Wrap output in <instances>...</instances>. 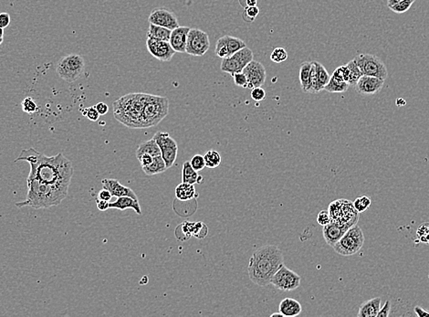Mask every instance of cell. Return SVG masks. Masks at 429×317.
<instances>
[{"instance_id":"obj_30","label":"cell","mask_w":429,"mask_h":317,"mask_svg":"<svg viewBox=\"0 0 429 317\" xmlns=\"http://www.w3.org/2000/svg\"><path fill=\"white\" fill-rule=\"evenodd\" d=\"M144 153H148L154 157L161 156L160 148H159L158 144L154 138L145 141V142H143L140 144L137 148V150H136V157H138V156L144 154Z\"/></svg>"},{"instance_id":"obj_18","label":"cell","mask_w":429,"mask_h":317,"mask_svg":"<svg viewBox=\"0 0 429 317\" xmlns=\"http://www.w3.org/2000/svg\"><path fill=\"white\" fill-rule=\"evenodd\" d=\"M102 187L111 192L113 197H131L133 199H138L135 191L128 186H123L117 179L114 178H104L102 181Z\"/></svg>"},{"instance_id":"obj_10","label":"cell","mask_w":429,"mask_h":317,"mask_svg":"<svg viewBox=\"0 0 429 317\" xmlns=\"http://www.w3.org/2000/svg\"><path fill=\"white\" fill-rule=\"evenodd\" d=\"M253 52L249 48L245 47L236 53L222 59L220 69L223 72L233 76L237 72H242L245 67L253 60Z\"/></svg>"},{"instance_id":"obj_9","label":"cell","mask_w":429,"mask_h":317,"mask_svg":"<svg viewBox=\"0 0 429 317\" xmlns=\"http://www.w3.org/2000/svg\"><path fill=\"white\" fill-rule=\"evenodd\" d=\"M354 60L358 68L362 72V75L376 77L382 80H387L388 76L387 65L383 64L382 59L377 56L363 53L356 56Z\"/></svg>"},{"instance_id":"obj_52","label":"cell","mask_w":429,"mask_h":317,"mask_svg":"<svg viewBox=\"0 0 429 317\" xmlns=\"http://www.w3.org/2000/svg\"><path fill=\"white\" fill-rule=\"evenodd\" d=\"M96 204L98 209H99V210H101V212H105V210H107V209H109L110 208L109 201L102 200V199H97Z\"/></svg>"},{"instance_id":"obj_40","label":"cell","mask_w":429,"mask_h":317,"mask_svg":"<svg viewBox=\"0 0 429 317\" xmlns=\"http://www.w3.org/2000/svg\"><path fill=\"white\" fill-rule=\"evenodd\" d=\"M189 162L194 170L198 172L202 171L206 167L205 158H204V156H201V155H195Z\"/></svg>"},{"instance_id":"obj_44","label":"cell","mask_w":429,"mask_h":317,"mask_svg":"<svg viewBox=\"0 0 429 317\" xmlns=\"http://www.w3.org/2000/svg\"><path fill=\"white\" fill-rule=\"evenodd\" d=\"M82 114L84 116H86L90 121H93V122H96L100 118V114L98 113V111L96 110L95 106H92V107L86 108V109L83 110Z\"/></svg>"},{"instance_id":"obj_3","label":"cell","mask_w":429,"mask_h":317,"mask_svg":"<svg viewBox=\"0 0 429 317\" xmlns=\"http://www.w3.org/2000/svg\"><path fill=\"white\" fill-rule=\"evenodd\" d=\"M28 194L25 200L17 202V207H30L40 209L59 206L64 199L67 198L69 188L68 184H49L39 181L36 178L27 179Z\"/></svg>"},{"instance_id":"obj_13","label":"cell","mask_w":429,"mask_h":317,"mask_svg":"<svg viewBox=\"0 0 429 317\" xmlns=\"http://www.w3.org/2000/svg\"><path fill=\"white\" fill-rule=\"evenodd\" d=\"M301 282V276L283 264L274 274L270 284L283 292H290L299 288Z\"/></svg>"},{"instance_id":"obj_38","label":"cell","mask_w":429,"mask_h":317,"mask_svg":"<svg viewBox=\"0 0 429 317\" xmlns=\"http://www.w3.org/2000/svg\"><path fill=\"white\" fill-rule=\"evenodd\" d=\"M418 240L422 243L429 244V222H425L418 227L417 230Z\"/></svg>"},{"instance_id":"obj_48","label":"cell","mask_w":429,"mask_h":317,"mask_svg":"<svg viewBox=\"0 0 429 317\" xmlns=\"http://www.w3.org/2000/svg\"><path fill=\"white\" fill-rule=\"evenodd\" d=\"M391 312V303L390 301H387L383 305V307L380 308L377 317H387L389 316Z\"/></svg>"},{"instance_id":"obj_39","label":"cell","mask_w":429,"mask_h":317,"mask_svg":"<svg viewBox=\"0 0 429 317\" xmlns=\"http://www.w3.org/2000/svg\"><path fill=\"white\" fill-rule=\"evenodd\" d=\"M333 79L337 80H341V81H348V78H349V68L348 66L345 64L344 66H340L333 72Z\"/></svg>"},{"instance_id":"obj_4","label":"cell","mask_w":429,"mask_h":317,"mask_svg":"<svg viewBox=\"0 0 429 317\" xmlns=\"http://www.w3.org/2000/svg\"><path fill=\"white\" fill-rule=\"evenodd\" d=\"M147 93H129L113 103L115 119L129 128L142 129V120Z\"/></svg>"},{"instance_id":"obj_43","label":"cell","mask_w":429,"mask_h":317,"mask_svg":"<svg viewBox=\"0 0 429 317\" xmlns=\"http://www.w3.org/2000/svg\"><path fill=\"white\" fill-rule=\"evenodd\" d=\"M251 98L255 102H262L266 98L265 90L262 87H256L251 90Z\"/></svg>"},{"instance_id":"obj_57","label":"cell","mask_w":429,"mask_h":317,"mask_svg":"<svg viewBox=\"0 0 429 317\" xmlns=\"http://www.w3.org/2000/svg\"><path fill=\"white\" fill-rule=\"evenodd\" d=\"M3 43V38H0V45Z\"/></svg>"},{"instance_id":"obj_45","label":"cell","mask_w":429,"mask_h":317,"mask_svg":"<svg viewBox=\"0 0 429 317\" xmlns=\"http://www.w3.org/2000/svg\"><path fill=\"white\" fill-rule=\"evenodd\" d=\"M317 222L319 224L321 225L323 227L325 225L329 224L331 222V217L329 214L328 209H324L321 212H319V214L317 216Z\"/></svg>"},{"instance_id":"obj_26","label":"cell","mask_w":429,"mask_h":317,"mask_svg":"<svg viewBox=\"0 0 429 317\" xmlns=\"http://www.w3.org/2000/svg\"><path fill=\"white\" fill-rule=\"evenodd\" d=\"M171 31L172 30H168V29L164 28V27L154 25V24L150 23L147 31V38L169 41L170 36H171Z\"/></svg>"},{"instance_id":"obj_8","label":"cell","mask_w":429,"mask_h":317,"mask_svg":"<svg viewBox=\"0 0 429 317\" xmlns=\"http://www.w3.org/2000/svg\"><path fill=\"white\" fill-rule=\"evenodd\" d=\"M85 60L79 54H69L59 59L56 66V72L62 80L74 82L84 72Z\"/></svg>"},{"instance_id":"obj_37","label":"cell","mask_w":429,"mask_h":317,"mask_svg":"<svg viewBox=\"0 0 429 317\" xmlns=\"http://www.w3.org/2000/svg\"><path fill=\"white\" fill-rule=\"evenodd\" d=\"M354 207L358 213H362L366 212V209H368V207L371 206V199L366 197V196H362L359 197L357 199H355L354 202Z\"/></svg>"},{"instance_id":"obj_5","label":"cell","mask_w":429,"mask_h":317,"mask_svg":"<svg viewBox=\"0 0 429 317\" xmlns=\"http://www.w3.org/2000/svg\"><path fill=\"white\" fill-rule=\"evenodd\" d=\"M168 98L148 94L144 104L142 128L156 126L169 113Z\"/></svg>"},{"instance_id":"obj_35","label":"cell","mask_w":429,"mask_h":317,"mask_svg":"<svg viewBox=\"0 0 429 317\" xmlns=\"http://www.w3.org/2000/svg\"><path fill=\"white\" fill-rule=\"evenodd\" d=\"M270 59L275 64H282L288 59V53L286 50L282 47L275 48L270 54Z\"/></svg>"},{"instance_id":"obj_7","label":"cell","mask_w":429,"mask_h":317,"mask_svg":"<svg viewBox=\"0 0 429 317\" xmlns=\"http://www.w3.org/2000/svg\"><path fill=\"white\" fill-rule=\"evenodd\" d=\"M363 243L364 235L362 229L356 224L350 228L333 248L339 255L352 256L362 249Z\"/></svg>"},{"instance_id":"obj_29","label":"cell","mask_w":429,"mask_h":317,"mask_svg":"<svg viewBox=\"0 0 429 317\" xmlns=\"http://www.w3.org/2000/svg\"><path fill=\"white\" fill-rule=\"evenodd\" d=\"M311 62L305 61L299 67V82L301 88L304 93H308L311 80Z\"/></svg>"},{"instance_id":"obj_11","label":"cell","mask_w":429,"mask_h":317,"mask_svg":"<svg viewBox=\"0 0 429 317\" xmlns=\"http://www.w3.org/2000/svg\"><path fill=\"white\" fill-rule=\"evenodd\" d=\"M210 48L208 35L199 29H190L187 36L185 53L195 57H201L206 54Z\"/></svg>"},{"instance_id":"obj_31","label":"cell","mask_w":429,"mask_h":317,"mask_svg":"<svg viewBox=\"0 0 429 317\" xmlns=\"http://www.w3.org/2000/svg\"><path fill=\"white\" fill-rule=\"evenodd\" d=\"M349 86L348 82L337 80L331 77L328 83L324 87V91L332 93H345L349 88Z\"/></svg>"},{"instance_id":"obj_24","label":"cell","mask_w":429,"mask_h":317,"mask_svg":"<svg viewBox=\"0 0 429 317\" xmlns=\"http://www.w3.org/2000/svg\"><path fill=\"white\" fill-rule=\"evenodd\" d=\"M202 178L201 176L198 175V171H196L192 167L189 161H186L183 164L182 182L195 185V184H200V182L202 181Z\"/></svg>"},{"instance_id":"obj_41","label":"cell","mask_w":429,"mask_h":317,"mask_svg":"<svg viewBox=\"0 0 429 317\" xmlns=\"http://www.w3.org/2000/svg\"><path fill=\"white\" fill-rule=\"evenodd\" d=\"M22 109L26 114H32L37 111V104L34 102L33 99L30 97H26L22 102Z\"/></svg>"},{"instance_id":"obj_6","label":"cell","mask_w":429,"mask_h":317,"mask_svg":"<svg viewBox=\"0 0 429 317\" xmlns=\"http://www.w3.org/2000/svg\"><path fill=\"white\" fill-rule=\"evenodd\" d=\"M328 212L332 222L347 228L357 224L360 217L353 202L348 199L334 200L329 205Z\"/></svg>"},{"instance_id":"obj_51","label":"cell","mask_w":429,"mask_h":317,"mask_svg":"<svg viewBox=\"0 0 429 317\" xmlns=\"http://www.w3.org/2000/svg\"><path fill=\"white\" fill-rule=\"evenodd\" d=\"M94 106H95V108H96V110L98 111L100 115H105L109 111V106L107 105L105 102H99V103H97L96 105Z\"/></svg>"},{"instance_id":"obj_55","label":"cell","mask_w":429,"mask_h":317,"mask_svg":"<svg viewBox=\"0 0 429 317\" xmlns=\"http://www.w3.org/2000/svg\"><path fill=\"white\" fill-rule=\"evenodd\" d=\"M400 1H402V0H388L387 1V6H388V8H390L393 5L396 4V3H398Z\"/></svg>"},{"instance_id":"obj_36","label":"cell","mask_w":429,"mask_h":317,"mask_svg":"<svg viewBox=\"0 0 429 317\" xmlns=\"http://www.w3.org/2000/svg\"><path fill=\"white\" fill-rule=\"evenodd\" d=\"M416 0H402L396 4L393 5L389 9H391L393 12L396 13V14H403L409 10V9L412 7Z\"/></svg>"},{"instance_id":"obj_34","label":"cell","mask_w":429,"mask_h":317,"mask_svg":"<svg viewBox=\"0 0 429 317\" xmlns=\"http://www.w3.org/2000/svg\"><path fill=\"white\" fill-rule=\"evenodd\" d=\"M349 68V78H348V84L350 86L354 87L356 83H357L359 79L362 76V73L360 69L358 68L357 65L354 62V59L349 61L348 64H346Z\"/></svg>"},{"instance_id":"obj_46","label":"cell","mask_w":429,"mask_h":317,"mask_svg":"<svg viewBox=\"0 0 429 317\" xmlns=\"http://www.w3.org/2000/svg\"><path fill=\"white\" fill-rule=\"evenodd\" d=\"M136 157L139 160L142 167L147 166V165L152 164L153 161H154V157L152 155H150V154H148V153H144V154H142V155H140V156Z\"/></svg>"},{"instance_id":"obj_28","label":"cell","mask_w":429,"mask_h":317,"mask_svg":"<svg viewBox=\"0 0 429 317\" xmlns=\"http://www.w3.org/2000/svg\"><path fill=\"white\" fill-rule=\"evenodd\" d=\"M221 38H222L223 43H225V45L227 47V50L228 51L229 56L234 54V53H236L237 51L242 50L245 47H247L246 43L242 39L236 38V37H233V36L226 35V36L221 37Z\"/></svg>"},{"instance_id":"obj_20","label":"cell","mask_w":429,"mask_h":317,"mask_svg":"<svg viewBox=\"0 0 429 317\" xmlns=\"http://www.w3.org/2000/svg\"><path fill=\"white\" fill-rule=\"evenodd\" d=\"M348 229L349 228H345L344 226L336 224L331 221L329 224L324 226L323 234H324V240L329 246L333 247Z\"/></svg>"},{"instance_id":"obj_54","label":"cell","mask_w":429,"mask_h":317,"mask_svg":"<svg viewBox=\"0 0 429 317\" xmlns=\"http://www.w3.org/2000/svg\"><path fill=\"white\" fill-rule=\"evenodd\" d=\"M246 4H247V7L257 6L258 0H246Z\"/></svg>"},{"instance_id":"obj_16","label":"cell","mask_w":429,"mask_h":317,"mask_svg":"<svg viewBox=\"0 0 429 317\" xmlns=\"http://www.w3.org/2000/svg\"><path fill=\"white\" fill-rule=\"evenodd\" d=\"M248 79V89L261 87L265 83L266 69L260 61L252 60L242 71Z\"/></svg>"},{"instance_id":"obj_33","label":"cell","mask_w":429,"mask_h":317,"mask_svg":"<svg viewBox=\"0 0 429 317\" xmlns=\"http://www.w3.org/2000/svg\"><path fill=\"white\" fill-rule=\"evenodd\" d=\"M204 158H205L206 167L210 168V170L217 168L218 166L220 165L221 162H222V157L220 156V154L218 151L213 150V149L207 151L204 155Z\"/></svg>"},{"instance_id":"obj_22","label":"cell","mask_w":429,"mask_h":317,"mask_svg":"<svg viewBox=\"0 0 429 317\" xmlns=\"http://www.w3.org/2000/svg\"><path fill=\"white\" fill-rule=\"evenodd\" d=\"M382 300L380 297H375L373 299L362 303L359 307L358 317H377Z\"/></svg>"},{"instance_id":"obj_2","label":"cell","mask_w":429,"mask_h":317,"mask_svg":"<svg viewBox=\"0 0 429 317\" xmlns=\"http://www.w3.org/2000/svg\"><path fill=\"white\" fill-rule=\"evenodd\" d=\"M284 264V257L278 247L264 245L254 251L249 259L248 277L259 286L271 283L274 274Z\"/></svg>"},{"instance_id":"obj_21","label":"cell","mask_w":429,"mask_h":317,"mask_svg":"<svg viewBox=\"0 0 429 317\" xmlns=\"http://www.w3.org/2000/svg\"><path fill=\"white\" fill-rule=\"evenodd\" d=\"M278 312L284 317L298 316L303 312V307L298 301L292 298H285L278 305Z\"/></svg>"},{"instance_id":"obj_47","label":"cell","mask_w":429,"mask_h":317,"mask_svg":"<svg viewBox=\"0 0 429 317\" xmlns=\"http://www.w3.org/2000/svg\"><path fill=\"white\" fill-rule=\"evenodd\" d=\"M260 9L258 8L257 6H254V7H247L246 8V10H245V16H247L248 17H250V19L251 20H254L256 17L259 16V14H260Z\"/></svg>"},{"instance_id":"obj_1","label":"cell","mask_w":429,"mask_h":317,"mask_svg":"<svg viewBox=\"0 0 429 317\" xmlns=\"http://www.w3.org/2000/svg\"><path fill=\"white\" fill-rule=\"evenodd\" d=\"M26 161L30 165L29 178H36L49 184L71 185L73 176V165L63 154L48 157L34 148L24 149L15 162Z\"/></svg>"},{"instance_id":"obj_15","label":"cell","mask_w":429,"mask_h":317,"mask_svg":"<svg viewBox=\"0 0 429 317\" xmlns=\"http://www.w3.org/2000/svg\"><path fill=\"white\" fill-rule=\"evenodd\" d=\"M146 47L149 53L160 61H169L176 54L169 41L147 38Z\"/></svg>"},{"instance_id":"obj_25","label":"cell","mask_w":429,"mask_h":317,"mask_svg":"<svg viewBox=\"0 0 429 317\" xmlns=\"http://www.w3.org/2000/svg\"><path fill=\"white\" fill-rule=\"evenodd\" d=\"M196 196V188L192 184L182 182L176 187V197L178 200L187 201L193 199Z\"/></svg>"},{"instance_id":"obj_53","label":"cell","mask_w":429,"mask_h":317,"mask_svg":"<svg viewBox=\"0 0 429 317\" xmlns=\"http://www.w3.org/2000/svg\"><path fill=\"white\" fill-rule=\"evenodd\" d=\"M414 311H415V313H416V314H417L418 317H429L428 311H426L425 309L422 308L420 306H416V307L414 308Z\"/></svg>"},{"instance_id":"obj_49","label":"cell","mask_w":429,"mask_h":317,"mask_svg":"<svg viewBox=\"0 0 429 317\" xmlns=\"http://www.w3.org/2000/svg\"><path fill=\"white\" fill-rule=\"evenodd\" d=\"M10 24V15L9 13H0V28H8Z\"/></svg>"},{"instance_id":"obj_27","label":"cell","mask_w":429,"mask_h":317,"mask_svg":"<svg viewBox=\"0 0 429 317\" xmlns=\"http://www.w3.org/2000/svg\"><path fill=\"white\" fill-rule=\"evenodd\" d=\"M144 173L146 174L147 176H155L157 174H161L164 172L165 170H167L165 162L162 156H157V157H154V161L153 163L147 166L142 167Z\"/></svg>"},{"instance_id":"obj_56","label":"cell","mask_w":429,"mask_h":317,"mask_svg":"<svg viewBox=\"0 0 429 317\" xmlns=\"http://www.w3.org/2000/svg\"><path fill=\"white\" fill-rule=\"evenodd\" d=\"M3 37H4V29L0 28V38H3Z\"/></svg>"},{"instance_id":"obj_17","label":"cell","mask_w":429,"mask_h":317,"mask_svg":"<svg viewBox=\"0 0 429 317\" xmlns=\"http://www.w3.org/2000/svg\"><path fill=\"white\" fill-rule=\"evenodd\" d=\"M385 80L376 77L362 75L354 86L357 93L361 95H374L380 93L383 88Z\"/></svg>"},{"instance_id":"obj_50","label":"cell","mask_w":429,"mask_h":317,"mask_svg":"<svg viewBox=\"0 0 429 317\" xmlns=\"http://www.w3.org/2000/svg\"><path fill=\"white\" fill-rule=\"evenodd\" d=\"M112 198H113V196L111 194V192L102 187V189L99 191V193H98V198H97V199H102V200H106V201H109L110 202V200H111Z\"/></svg>"},{"instance_id":"obj_32","label":"cell","mask_w":429,"mask_h":317,"mask_svg":"<svg viewBox=\"0 0 429 317\" xmlns=\"http://www.w3.org/2000/svg\"><path fill=\"white\" fill-rule=\"evenodd\" d=\"M314 66H315L316 75H317V79H318V83L320 86V91H324V87L328 83L329 80L331 76L329 75L327 70L325 69L323 64H320L318 61H312Z\"/></svg>"},{"instance_id":"obj_12","label":"cell","mask_w":429,"mask_h":317,"mask_svg":"<svg viewBox=\"0 0 429 317\" xmlns=\"http://www.w3.org/2000/svg\"><path fill=\"white\" fill-rule=\"evenodd\" d=\"M160 148L161 156L163 157L167 170L171 168L177 160L178 145L176 140L171 137L168 133L157 132L153 137Z\"/></svg>"},{"instance_id":"obj_19","label":"cell","mask_w":429,"mask_h":317,"mask_svg":"<svg viewBox=\"0 0 429 317\" xmlns=\"http://www.w3.org/2000/svg\"><path fill=\"white\" fill-rule=\"evenodd\" d=\"M189 30L190 28L188 27L179 26L171 31L169 43L176 52L185 53L186 41H187V36H188Z\"/></svg>"},{"instance_id":"obj_42","label":"cell","mask_w":429,"mask_h":317,"mask_svg":"<svg viewBox=\"0 0 429 317\" xmlns=\"http://www.w3.org/2000/svg\"><path fill=\"white\" fill-rule=\"evenodd\" d=\"M233 80L237 86L242 88H248V79L243 72H237L233 75Z\"/></svg>"},{"instance_id":"obj_23","label":"cell","mask_w":429,"mask_h":317,"mask_svg":"<svg viewBox=\"0 0 429 317\" xmlns=\"http://www.w3.org/2000/svg\"><path fill=\"white\" fill-rule=\"evenodd\" d=\"M110 208H115L120 210H125L128 208L134 209L138 215H142V208L138 199L131 197H120L114 202H110Z\"/></svg>"},{"instance_id":"obj_14","label":"cell","mask_w":429,"mask_h":317,"mask_svg":"<svg viewBox=\"0 0 429 317\" xmlns=\"http://www.w3.org/2000/svg\"><path fill=\"white\" fill-rule=\"evenodd\" d=\"M148 22L154 25L164 27L170 30H175L179 27L177 15L165 8L154 9L148 17Z\"/></svg>"}]
</instances>
